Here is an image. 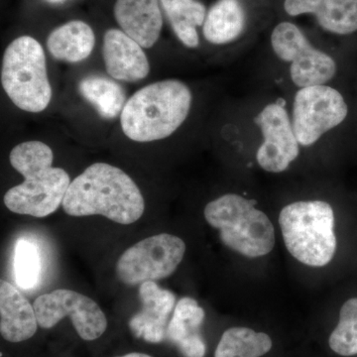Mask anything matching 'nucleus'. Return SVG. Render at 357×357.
Masks as SVG:
<instances>
[{
    "mask_svg": "<svg viewBox=\"0 0 357 357\" xmlns=\"http://www.w3.org/2000/svg\"><path fill=\"white\" fill-rule=\"evenodd\" d=\"M139 298L142 307L130 319L129 328L136 337L159 344L167 337L169 318L177 304L175 294L148 281L139 285Z\"/></svg>",
    "mask_w": 357,
    "mask_h": 357,
    "instance_id": "f8f14e48",
    "label": "nucleus"
},
{
    "mask_svg": "<svg viewBox=\"0 0 357 357\" xmlns=\"http://www.w3.org/2000/svg\"><path fill=\"white\" fill-rule=\"evenodd\" d=\"M163 9L160 0H115L114 20L119 29L150 49L158 42L163 29Z\"/></svg>",
    "mask_w": 357,
    "mask_h": 357,
    "instance_id": "4468645a",
    "label": "nucleus"
},
{
    "mask_svg": "<svg viewBox=\"0 0 357 357\" xmlns=\"http://www.w3.org/2000/svg\"><path fill=\"white\" fill-rule=\"evenodd\" d=\"M271 347V338L266 333L248 328H231L223 333L215 357H260Z\"/></svg>",
    "mask_w": 357,
    "mask_h": 357,
    "instance_id": "4be33fe9",
    "label": "nucleus"
},
{
    "mask_svg": "<svg viewBox=\"0 0 357 357\" xmlns=\"http://www.w3.org/2000/svg\"><path fill=\"white\" fill-rule=\"evenodd\" d=\"M102 58L107 74L116 81L136 83L149 75V60L144 48L119 28H109L105 32Z\"/></svg>",
    "mask_w": 357,
    "mask_h": 357,
    "instance_id": "ddd939ff",
    "label": "nucleus"
},
{
    "mask_svg": "<svg viewBox=\"0 0 357 357\" xmlns=\"http://www.w3.org/2000/svg\"><path fill=\"white\" fill-rule=\"evenodd\" d=\"M14 275L15 281L24 290L34 288L41 272V259L36 244L26 238H20L14 248Z\"/></svg>",
    "mask_w": 357,
    "mask_h": 357,
    "instance_id": "5701e85b",
    "label": "nucleus"
},
{
    "mask_svg": "<svg viewBox=\"0 0 357 357\" xmlns=\"http://www.w3.org/2000/svg\"><path fill=\"white\" fill-rule=\"evenodd\" d=\"M174 34L187 48L199 47V27L206 20V6L199 0H160Z\"/></svg>",
    "mask_w": 357,
    "mask_h": 357,
    "instance_id": "aec40b11",
    "label": "nucleus"
},
{
    "mask_svg": "<svg viewBox=\"0 0 357 357\" xmlns=\"http://www.w3.org/2000/svg\"><path fill=\"white\" fill-rule=\"evenodd\" d=\"M119 357H151L148 354H140V352H131V354H126V356Z\"/></svg>",
    "mask_w": 357,
    "mask_h": 357,
    "instance_id": "393cba45",
    "label": "nucleus"
},
{
    "mask_svg": "<svg viewBox=\"0 0 357 357\" xmlns=\"http://www.w3.org/2000/svg\"><path fill=\"white\" fill-rule=\"evenodd\" d=\"M330 347L342 356L357 354V298L344 303L340 312V321L330 337Z\"/></svg>",
    "mask_w": 357,
    "mask_h": 357,
    "instance_id": "b1692460",
    "label": "nucleus"
},
{
    "mask_svg": "<svg viewBox=\"0 0 357 357\" xmlns=\"http://www.w3.org/2000/svg\"><path fill=\"white\" fill-rule=\"evenodd\" d=\"M79 91L105 119L121 116L126 102V95L121 84L114 79L98 75L84 77L79 83Z\"/></svg>",
    "mask_w": 357,
    "mask_h": 357,
    "instance_id": "412c9836",
    "label": "nucleus"
},
{
    "mask_svg": "<svg viewBox=\"0 0 357 357\" xmlns=\"http://www.w3.org/2000/svg\"><path fill=\"white\" fill-rule=\"evenodd\" d=\"M349 114L344 96L326 84L299 89L294 98L292 124L301 146L309 147L342 123Z\"/></svg>",
    "mask_w": 357,
    "mask_h": 357,
    "instance_id": "1a4fd4ad",
    "label": "nucleus"
},
{
    "mask_svg": "<svg viewBox=\"0 0 357 357\" xmlns=\"http://www.w3.org/2000/svg\"><path fill=\"white\" fill-rule=\"evenodd\" d=\"M62 206L70 217L102 215L128 225L142 217L145 201L138 185L121 168L95 163L70 182Z\"/></svg>",
    "mask_w": 357,
    "mask_h": 357,
    "instance_id": "f257e3e1",
    "label": "nucleus"
},
{
    "mask_svg": "<svg viewBox=\"0 0 357 357\" xmlns=\"http://www.w3.org/2000/svg\"><path fill=\"white\" fill-rule=\"evenodd\" d=\"M204 319L203 307L196 300L184 297L178 301L167 330V337L185 357H204L206 347L201 328Z\"/></svg>",
    "mask_w": 357,
    "mask_h": 357,
    "instance_id": "f3484780",
    "label": "nucleus"
},
{
    "mask_svg": "<svg viewBox=\"0 0 357 357\" xmlns=\"http://www.w3.org/2000/svg\"><path fill=\"white\" fill-rule=\"evenodd\" d=\"M180 237L160 234L126 249L117 260L115 272L122 283L137 286L168 278L177 270L185 253Z\"/></svg>",
    "mask_w": 357,
    "mask_h": 357,
    "instance_id": "423d86ee",
    "label": "nucleus"
},
{
    "mask_svg": "<svg viewBox=\"0 0 357 357\" xmlns=\"http://www.w3.org/2000/svg\"><path fill=\"white\" fill-rule=\"evenodd\" d=\"M288 15L312 14L325 31L349 35L357 31V0H285Z\"/></svg>",
    "mask_w": 357,
    "mask_h": 357,
    "instance_id": "2eb2a0df",
    "label": "nucleus"
},
{
    "mask_svg": "<svg viewBox=\"0 0 357 357\" xmlns=\"http://www.w3.org/2000/svg\"><path fill=\"white\" fill-rule=\"evenodd\" d=\"M46 44L52 57L76 64L83 62L93 53L96 34L86 21L70 20L52 30L47 37Z\"/></svg>",
    "mask_w": 357,
    "mask_h": 357,
    "instance_id": "a211bd4d",
    "label": "nucleus"
},
{
    "mask_svg": "<svg viewBox=\"0 0 357 357\" xmlns=\"http://www.w3.org/2000/svg\"><path fill=\"white\" fill-rule=\"evenodd\" d=\"M24 181L4 195V204L9 211L33 218H46L63 204L70 182L64 169L53 163L25 166L17 171Z\"/></svg>",
    "mask_w": 357,
    "mask_h": 357,
    "instance_id": "0eeeda50",
    "label": "nucleus"
},
{
    "mask_svg": "<svg viewBox=\"0 0 357 357\" xmlns=\"http://www.w3.org/2000/svg\"><path fill=\"white\" fill-rule=\"evenodd\" d=\"M1 84L9 100L23 112L38 114L48 107L52 88L46 56L38 40L23 35L6 47L2 58Z\"/></svg>",
    "mask_w": 357,
    "mask_h": 357,
    "instance_id": "39448f33",
    "label": "nucleus"
},
{
    "mask_svg": "<svg viewBox=\"0 0 357 357\" xmlns=\"http://www.w3.org/2000/svg\"><path fill=\"white\" fill-rule=\"evenodd\" d=\"M34 306L8 281H0V333L10 342L29 340L38 328Z\"/></svg>",
    "mask_w": 357,
    "mask_h": 357,
    "instance_id": "dca6fc26",
    "label": "nucleus"
},
{
    "mask_svg": "<svg viewBox=\"0 0 357 357\" xmlns=\"http://www.w3.org/2000/svg\"><path fill=\"white\" fill-rule=\"evenodd\" d=\"M192 95L178 79L148 84L129 98L121 114L124 135L135 142H153L170 137L187 121Z\"/></svg>",
    "mask_w": 357,
    "mask_h": 357,
    "instance_id": "f03ea898",
    "label": "nucleus"
},
{
    "mask_svg": "<svg viewBox=\"0 0 357 357\" xmlns=\"http://www.w3.org/2000/svg\"><path fill=\"white\" fill-rule=\"evenodd\" d=\"M263 141L256 152L258 165L269 173H282L300 155L292 119L282 103H268L255 119Z\"/></svg>",
    "mask_w": 357,
    "mask_h": 357,
    "instance_id": "9b49d317",
    "label": "nucleus"
},
{
    "mask_svg": "<svg viewBox=\"0 0 357 357\" xmlns=\"http://www.w3.org/2000/svg\"><path fill=\"white\" fill-rule=\"evenodd\" d=\"M271 47L281 61L290 63L291 81L298 88L321 86L332 81L337 72L333 57L314 48L304 32L292 22H282L271 34Z\"/></svg>",
    "mask_w": 357,
    "mask_h": 357,
    "instance_id": "6e6552de",
    "label": "nucleus"
},
{
    "mask_svg": "<svg viewBox=\"0 0 357 357\" xmlns=\"http://www.w3.org/2000/svg\"><path fill=\"white\" fill-rule=\"evenodd\" d=\"M33 306L39 326L46 330L69 316L77 335L91 342L102 337L107 328V317L98 303L76 291H52L39 296Z\"/></svg>",
    "mask_w": 357,
    "mask_h": 357,
    "instance_id": "9d476101",
    "label": "nucleus"
},
{
    "mask_svg": "<svg viewBox=\"0 0 357 357\" xmlns=\"http://www.w3.org/2000/svg\"><path fill=\"white\" fill-rule=\"evenodd\" d=\"M204 218L220 230L222 243L227 248L248 258L271 252L275 230L271 220L255 208L252 201L237 194H227L206 204Z\"/></svg>",
    "mask_w": 357,
    "mask_h": 357,
    "instance_id": "20e7f679",
    "label": "nucleus"
},
{
    "mask_svg": "<svg viewBox=\"0 0 357 357\" xmlns=\"http://www.w3.org/2000/svg\"><path fill=\"white\" fill-rule=\"evenodd\" d=\"M282 236L291 255L303 264L323 267L337 251L335 215L326 202L299 201L286 206L279 217Z\"/></svg>",
    "mask_w": 357,
    "mask_h": 357,
    "instance_id": "7ed1b4c3",
    "label": "nucleus"
},
{
    "mask_svg": "<svg viewBox=\"0 0 357 357\" xmlns=\"http://www.w3.org/2000/svg\"><path fill=\"white\" fill-rule=\"evenodd\" d=\"M245 27L246 13L241 0H218L206 13L203 35L208 43L220 46L236 41Z\"/></svg>",
    "mask_w": 357,
    "mask_h": 357,
    "instance_id": "6ab92c4d",
    "label": "nucleus"
}]
</instances>
